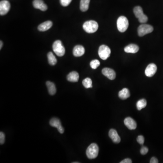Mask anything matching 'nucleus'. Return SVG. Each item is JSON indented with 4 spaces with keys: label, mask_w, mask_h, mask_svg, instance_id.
I'll return each instance as SVG.
<instances>
[{
    "label": "nucleus",
    "mask_w": 163,
    "mask_h": 163,
    "mask_svg": "<svg viewBox=\"0 0 163 163\" xmlns=\"http://www.w3.org/2000/svg\"><path fill=\"white\" fill-rule=\"evenodd\" d=\"M83 30L88 33H93L97 31L98 24L94 21H89L85 22L83 25Z\"/></svg>",
    "instance_id": "f257e3e1"
},
{
    "label": "nucleus",
    "mask_w": 163,
    "mask_h": 163,
    "mask_svg": "<svg viewBox=\"0 0 163 163\" xmlns=\"http://www.w3.org/2000/svg\"><path fill=\"white\" fill-rule=\"evenodd\" d=\"M129 26L128 19L124 16H121L118 18L117 21V27L119 31L124 32L127 30Z\"/></svg>",
    "instance_id": "f03ea898"
},
{
    "label": "nucleus",
    "mask_w": 163,
    "mask_h": 163,
    "mask_svg": "<svg viewBox=\"0 0 163 163\" xmlns=\"http://www.w3.org/2000/svg\"><path fill=\"white\" fill-rule=\"evenodd\" d=\"M99 152L98 146L96 144L92 143L88 147L86 155L89 159H93L97 157Z\"/></svg>",
    "instance_id": "7ed1b4c3"
},
{
    "label": "nucleus",
    "mask_w": 163,
    "mask_h": 163,
    "mask_svg": "<svg viewBox=\"0 0 163 163\" xmlns=\"http://www.w3.org/2000/svg\"><path fill=\"white\" fill-rule=\"evenodd\" d=\"M53 50L57 56L62 57L65 55V50L62 42L59 40L56 41L53 45Z\"/></svg>",
    "instance_id": "20e7f679"
},
{
    "label": "nucleus",
    "mask_w": 163,
    "mask_h": 163,
    "mask_svg": "<svg viewBox=\"0 0 163 163\" xmlns=\"http://www.w3.org/2000/svg\"><path fill=\"white\" fill-rule=\"evenodd\" d=\"M133 12L135 16L138 19L139 22L141 23H146L148 20L147 16L145 15L142 8L140 6H136L133 10Z\"/></svg>",
    "instance_id": "39448f33"
},
{
    "label": "nucleus",
    "mask_w": 163,
    "mask_h": 163,
    "mask_svg": "<svg viewBox=\"0 0 163 163\" xmlns=\"http://www.w3.org/2000/svg\"><path fill=\"white\" fill-rule=\"evenodd\" d=\"M111 51L109 47L106 45H102L99 47L98 50V55L102 60H106L110 57Z\"/></svg>",
    "instance_id": "423d86ee"
},
{
    "label": "nucleus",
    "mask_w": 163,
    "mask_h": 163,
    "mask_svg": "<svg viewBox=\"0 0 163 163\" xmlns=\"http://www.w3.org/2000/svg\"><path fill=\"white\" fill-rule=\"evenodd\" d=\"M154 30L152 26L148 24L140 25L138 28V34L140 37H142L147 34L150 33Z\"/></svg>",
    "instance_id": "0eeeda50"
},
{
    "label": "nucleus",
    "mask_w": 163,
    "mask_h": 163,
    "mask_svg": "<svg viewBox=\"0 0 163 163\" xmlns=\"http://www.w3.org/2000/svg\"><path fill=\"white\" fill-rule=\"evenodd\" d=\"M10 3L8 1L3 0L0 2V15H6L10 9Z\"/></svg>",
    "instance_id": "6e6552de"
},
{
    "label": "nucleus",
    "mask_w": 163,
    "mask_h": 163,
    "mask_svg": "<svg viewBox=\"0 0 163 163\" xmlns=\"http://www.w3.org/2000/svg\"><path fill=\"white\" fill-rule=\"evenodd\" d=\"M50 124L51 126L57 128L59 133L61 134L64 133V131H65L64 128L62 126L61 122L57 118H53L50 121Z\"/></svg>",
    "instance_id": "1a4fd4ad"
},
{
    "label": "nucleus",
    "mask_w": 163,
    "mask_h": 163,
    "mask_svg": "<svg viewBox=\"0 0 163 163\" xmlns=\"http://www.w3.org/2000/svg\"><path fill=\"white\" fill-rule=\"evenodd\" d=\"M157 68L155 64H150L148 65L145 70V74L148 77H152L157 71Z\"/></svg>",
    "instance_id": "9d476101"
},
{
    "label": "nucleus",
    "mask_w": 163,
    "mask_h": 163,
    "mask_svg": "<svg viewBox=\"0 0 163 163\" xmlns=\"http://www.w3.org/2000/svg\"><path fill=\"white\" fill-rule=\"evenodd\" d=\"M102 73L110 80H113L116 78V74L115 71L110 68H105L102 69Z\"/></svg>",
    "instance_id": "9b49d317"
},
{
    "label": "nucleus",
    "mask_w": 163,
    "mask_h": 163,
    "mask_svg": "<svg viewBox=\"0 0 163 163\" xmlns=\"http://www.w3.org/2000/svg\"><path fill=\"white\" fill-rule=\"evenodd\" d=\"M125 125L129 130H135L137 128V124L136 121L130 117L125 118L124 120Z\"/></svg>",
    "instance_id": "f8f14e48"
},
{
    "label": "nucleus",
    "mask_w": 163,
    "mask_h": 163,
    "mask_svg": "<svg viewBox=\"0 0 163 163\" xmlns=\"http://www.w3.org/2000/svg\"><path fill=\"white\" fill-rule=\"evenodd\" d=\"M33 4L34 8L41 10L42 11H46L48 9L47 6L43 0H34Z\"/></svg>",
    "instance_id": "ddd939ff"
},
{
    "label": "nucleus",
    "mask_w": 163,
    "mask_h": 163,
    "mask_svg": "<svg viewBox=\"0 0 163 163\" xmlns=\"http://www.w3.org/2000/svg\"><path fill=\"white\" fill-rule=\"evenodd\" d=\"M109 136L115 143L118 144L120 142L121 138L116 130L113 129H111L109 132Z\"/></svg>",
    "instance_id": "4468645a"
},
{
    "label": "nucleus",
    "mask_w": 163,
    "mask_h": 163,
    "mask_svg": "<svg viewBox=\"0 0 163 163\" xmlns=\"http://www.w3.org/2000/svg\"><path fill=\"white\" fill-rule=\"evenodd\" d=\"M85 53V49L82 46L78 45L74 47L73 50V54L75 57H80Z\"/></svg>",
    "instance_id": "2eb2a0df"
},
{
    "label": "nucleus",
    "mask_w": 163,
    "mask_h": 163,
    "mask_svg": "<svg viewBox=\"0 0 163 163\" xmlns=\"http://www.w3.org/2000/svg\"><path fill=\"white\" fill-rule=\"evenodd\" d=\"M139 50V47L137 45L135 44H130L126 46L124 48V51L127 53H137Z\"/></svg>",
    "instance_id": "dca6fc26"
},
{
    "label": "nucleus",
    "mask_w": 163,
    "mask_h": 163,
    "mask_svg": "<svg viewBox=\"0 0 163 163\" xmlns=\"http://www.w3.org/2000/svg\"><path fill=\"white\" fill-rule=\"evenodd\" d=\"M52 25V22L50 21H46L39 25L38 29L41 31H47L51 27Z\"/></svg>",
    "instance_id": "f3484780"
},
{
    "label": "nucleus",
    "mask_w": 163,
    "mask_h": 163,
    "mask_svg": "<svg viewBox=\"0 0 163 163\" xmlns=\"http://www.w3.org/2000/svg\"><path fill=\"white\" fill-rule=\"evenodd\" d=\"M79 74L77 72L73 71L67 76V79L71 82H77L79 79Z\"/></svg>",
    "instance_id": "a211bd4d"
},
{
    "label": "nucleus",
    "mask_w": 163,
    "mask_h": 163,
    "mask_svg": "<svg viewBox=\"0 0 163 163\" xmlns=\"http://www.w3.org/2000/svg\"><path fill=\"white\" fill-rule=\"evenodd\" d=\"M119 97L121 99L125 100L130 97V93L129 90L126 88L122 89L121 91L119 92Z\"/></svg>",
    "instance_id": "6ab92c4d"
},
{
    "label": "nucleus",
    "mask_w": 163,
    "mask_h": 163,
    "mask_svg": "<svg viewBox=\"0 0 163 163\" xmlns=\"http://www.w3.org/2000/svg\"><path fill=\"white\" fill-rule=\"evenodd\" d=\"M46 85L50 95H54L56 93V87L53 82L50 81H47L46 82Z\"/></svg>",
    "instance_id": "aec40b11"
},
{
    "label": "nucleus",
    "mask_w": 163,
    "mask_h": 163,
    "mask_svg": "<svg viewBox=\"0 0 163 163\" xmlns=\"http://www.w3.org/2000/svg\"><path fill=\"white\" fill-rule=\"evenodd\" d=\"M90 0H81L80 3V8L82 11L85 12L89 8Z\"/></svg>",
    "instance_id": "412c9836"
},
{
    "label": "nucleus",
    "mask_w": 163,
    "mask_h": 163,
    "mask_svg": "<svg viewBox=\"0 0 163 163\" xmlns=\"http://www.w3.org/2000/svg\"><path fill=\"white\" fill-rule=\"evenodd\" d=\"M49 64L51 65H54L57 63V60L53 54L51 52L48 53L47 55Z\"/></svg>",
    "instance_id": "4be33fe9"
},
{
    "label": "nucleus",
    "mask_w": 163,
    "mask_h": 163,
    "mask_svg": "<svg viewBox=\"0 0 163 163\" xmlns=\"http://www.w3.org/2000/svg\"><path fill=\"white\" fill-rule=\"evenodd\" d=\"M147 105V101L145 99H142L140 100L137 103V107L138 110H140L144 108Z\"/></svg>",
    "instance_id": "5701e85b"
},
{
    "label": "nucleus",
    "mask_w": 163,
    "mask_h": 163,
    "mask_svg": "<svg viewBox=\"0 0 163 163\" xmlns=\"http://www.w3.org/2000/svg\"><path fill=\"white\" fill-rule=\"evenodd\" d=\"M82 84L86 89H89L93 87L92 80L89 78H85L82 81Z\"/></svg>",
    "instance_id": "b1692460"
},
{
    "label": "nucleus",
    "mask_w": 163,
    "mask_h": 163,
    "mask_svg": "<svg viewBox=\"0 0 163 163\" xmlns=\"http://www.w3.org/2000/svg\"><path fill=\"white\" fill-rule=\"evenodd\" d=\"M90 65L92 69L96 70L100 65V62L97 59H94L90 62Z\"/></svg>",
    "instance_id": "393cba45"
},
{
    "label": "nucleus",
    "mask_w": 163,
    "mask_h": 163,
    "mask_svg": "<svg viewBox=\"0 0 163 163\" xmlns=\"http://www.w3.org/2000/svg\"><path fill=\"white\" fill-rule=\"evenodd\" d=\"M72 0H60V3L63 6H67L71 2Z\"/></svg>",
    "instance_id": "a878e982"
},
{
    "label": "nucleus",
    "mask_w": 163,
    "mask_h": 163,
    "mask_svg": "<svg viewBox=\"0 0 163 163\" xmlns=\"http://www.w3.org/2000/svg\"><path fill=\"white\" fill-rule=\"evenodd\" d=\"M137 141L141 145H143L144 143L145 138L143 136L140 135L137 138Z\"/></svg>",
    "instance_id": "bb28decb"
},
{
    "label": "nucleus",
    "mask_w": 163,
    "mask_h": 163,
    "mask_svg": "<svg viewBox=\"0 0 163 163\" xmlns=\"http://www.w3.org/2000/svg\"><path fill=\"white\" fill-rule=\"evenodd\" d=\"M141 154L142 155H146L147 153L148 152V149L145 146H143L141 149Z\"/></svg>",
    "instance_id": "cd10ccee"
},
{
    "label": "nucleus",
    "mask_w": 163,
    "mask_h": 163,
    "mask_svg": "<svg viewBox=\"0 0 163 163\" xmlns=\"http://www.w3.org/2000/svg\"><path fill=\"white\" fill-rule=\"evenodd\" d=\"M5 139V136L3 132H1L0 133V143L1 145L3 144L4 143Z\"/></svg>",
    "instance_id": "c85d7f7f"
},
{
    "label": "nucleus",
    "mask_w": 163,
    "mask_h": 163,
    "mask_svg": "<svg viewBox=\"0 0 163 163\" xmlns=\"http://www.w3.org/2000/svg\"><path fill=\"white\" fill-rule=\"evenodd\" d=\"M132 163V161L129 158H127V159H125V160H123L120 163Z\"/></svg>",
    "instance_id": "c756f323"
},
{
    "label": "nucleus",
    "mask_w": 163,
    "mask_h": 163,
    "mask_svg": "<svg viewBox=\"0 0 163 163\" xmlns=\"http://www.w3.org/2000/svg\"><path fill=\"white\" fill-rule=\"evenodd\" d=\"M150 163H159L158 160L155 157H152L150 161Z\"/></svg>",
    "instance_id": "7c9ffc66"
},
{
    "label": "nucleus",
    "mask_w": 163,
    "mask_h": 163,
    "mask_svg": "<svg viewBox=\"0 0 163 163\" xmlns=\"http://www.w3.org/2000/svg\"><path fill=\"white\" fill-rule=\"evenodd\" d=\"M0 43H1V45H0V46H0V49H1H1H2V47L3 43L2 41H1V42H0Z\"/></svg>",
    "instance_id": "2f4dec72"
}]
</instances>
